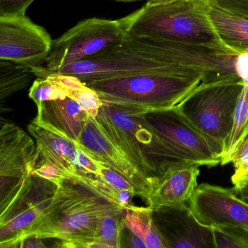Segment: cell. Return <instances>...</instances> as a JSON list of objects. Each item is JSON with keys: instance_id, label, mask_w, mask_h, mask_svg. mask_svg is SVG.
<instances>
[{"instance_id": "obj_1", "label": "cell", "mask_w": 248, "mask_h": 248, "mask_svg": "<svg viewBox=\"0 0 248 248\" xmlns=\"http://www.w3.org/2000/svg\"><path fill=\"white\" fill-rule=\"evenodd\" d=\"M126 210L66 181L58 186L40 217L20 236L59 240L60 248H92L93 236L104 217Z\"/></svg>"}, {"instance_id": "obj_2", "label": "cell", "mask_w": 248, "mask_h": 248, "mask_svg": "<svg viewBox=\"0 0 248 248\" xmlns=\"http://www.w3.org/2000/svg\"><path fill=\"white\" fill-rule=\"evenodd\" d=\"M207 4L205 0H149L123 19L127 34L136 38L227 48L209 19Z\"/></svg>"}, {"instance_id": "obj_3", "label": "cell", "mask_w": 248, "mask_h": 248, "mask_svg": "<svg viewBox=\"0 0 248 248\" xmlns=\"http://www.w3.org/2000/svg\"><path fill=\"white\" fill-rule=\"evenodd\" d=\"M104 104L133 117L170 109L178 106L202 80L165 74H146L84 82Z\"/></svg>"}, {"instance_id": "obj_4", "label": "cell", "mask_w": 248, "mask_h": 248, "mask_svg": "<svg viewBox=\"0 0 248 248\" xmlns=\"http://www.w3.org/2000/svg\"><path fill=\"white\" fill-rule=\"evenodd\" d=\"M63 74L79 78L83 82L146 74H165L200 78L204 77L165 63L161 57L159 43L127 34L113 48L82 62L61 68L50 74Z\"/></svg>"}, {"instance_id": "obj_5", "label": "cell", "mask_w": 248, "mask_h": 248, "mask_svg": "<svg viewBox=\"0 0 248 248\" xmlns=\"http://www.w3.org/2000/svg\"><path fill=\"white\" fill-rule=\"evenodd\" d=\"M240 78L202 83L177 108L223 155L244 88Z\"/></svg>"}, {"instance_id": "obj_6", "label": "cell", "mask_w": 248, "mask_h": 248, "mask_svg": "<svg viewBox=\"0 0 248 248\" xmlns=\"http://www.w3.org/2000/svg\"><path fill=\"white\" fill-rule=\"evenodd\" d=\"M123 18L83 20L53 41L51 51L43 66L31 67L37 78L68 65L101 54L120 44L127 36Z\"/></svg>"}, {"instance_id": "obj_7", "label": "cell", "mask_w": 248, "mask_h": 248, "mask_svg": "<svg viewBox=\"0 0 248 248\" xmlns=\"http://www.w3.org/2000/svg\"><path fill=\"white\" fill-rule=\"evenodd\" d=\"M56 188L31 175L1 197L0 248H16L21 235L49 205Z\"/></svg>"}, {"instance_id": "obj_8", "label": "cell", "mask_w": 248, "mask_h": 248, "mask_svg": "<svg viewBox=\"0 0 248 248\" xmlns=\"http://www.w3.org/2000/svg\"><path fill=\"white\" fill-rule=\"evenodd\" d=\"M146 125L191 163L209 168L221 162L220 152L177 107L143 115Z\"/></svg>"}, {"instance_id": "obj_9", "label": "cell", "mask_w": 248, "mask_h": 248, "mask_svg": "<svg viewBox=\"0 0 248 248\" xmlns=\"http://www.w3.org/2000/svg\"><path fill=\"white\" fill-rule=\"evenodd\" d=\"M53 41L41 26L26 15L0 16V59L30 67L43 66Z\"/></svg>"}, {"instance_id": "obj_10", "label": "cell", "mask_w": 248, "mask_h": 248, "mask_svg": "<svg viewBox=\"0 0 248 248\" xmlns=\"http://www.w3.org/2000/svg\"><path fill=\"white\" fill-rule=\"evenodd\" d=\"M188 204L196 218L204 226L230 225L248 229V203L236 195L233 187L201 184Z\"/></svg>"}, {"instance_id": "obj_11", "label": "cell", "mask_w": 248, "mask_h": 248, "mask_svg": "<svg viewBox=\"0 0 248 248\" xmlns=\"http://www.w3.org/2000/svg\"><path fill=\"white\" fill-rule=\"evenodd\" d=\"M75 144L87 155L125 178L146 200L155 182L117 149L100 130L93 118L86 123Z\"/></svg>"}, {"instance_id": "obj_12", "label": "cell", "mask_w": 248, "mask_h": 248, "mask_svg": "<svg viewBox=\"0 0 248 248\" xmlns=\"http://www.w3.org/2000/svg\"><path fill=\"white\" fill-rule=\"evenodd\" d=\"M93 119L103 134L143 173L156 182V168L138 140L142 127L140 116L133 117L120 108L104 105Z\"/></svg>"}, {"instance_id": "obj_13", "label": "cell", "mask_w": 248, "mask_h": 248, "mask_svg": "<svg viewBox=\"0 0 248 248\" xmlns=\"http://www.w3.org/2000/svg\"><path fill=\"white\" fill-rule=\"evenodd\" d=\"M35 155L34 139L16 124L2 122L0 129L1 197L31 175Z\"/></svg>"}, {"instance_id": "obj_14", "label": "cell", "mask_w": 248, "mask_h": 248, "mask_svg": "<svg viewBox=\"0 0 248 248\" xmlns=\"http://www.w3.org/2000/svg\"><path fill=\"white\" fill-rule=\"evenodd\" d=\"M154 219L168 248H216L213 228L202 224L188 203L155 210Z\"/></svg>"}, {"instance_id": "obj_15", "label": "cell", "mask_w": 248, "mask_h": 248, "mask_svg": "<svg viewBox=\"0 0 248 248\" xmlns=\"http://www.w3.org/2000/svg\"><path fill=\"white\" fill-rule=\"evenodd\" d=\"M37 107L32 123L75 143L91 119L78 101L68 96L45 101Z\"/></svg>"}, {"instance_id": "obj_16", "label": "cell", "mask_w": 248, "mask_h": 248, "mask_svg": "<svg viewBox=\"0 0 248 248\" xmlns=\"http://www.w3.org/2000/svg\"><path fill=\"white\" fill-rule=\"evenodd\" d=\"M200 165L188 164L170 168L156 179L146 203L153 211L188 203L197 187Z\"/></svg>"}, {"instance_id": "obj_17", "label": "cell", "mask_w": 248, "mask_h": 248, "mask_svg": "<svg viewBox=\"0 0 248 248\" xmlns=\"http://www.w3.org/2000/svg\"><path fill=\"white\" fill-rule=\"evenodd\" d=\"M29 133L36 143L34 166L42 162H50L62 170L72 181L79 172L78 149L75 142L52 133L31 122Z\"/></svg>"}, {"instance_id": "obj_18", "label": "cell", "mask_w": 248, "mask_h": 248, "mask_svg": "<svg viewBox=\"0 0 248 248\" xmlns=\"http://www.w3.org/2000/svg\"><path fill=\"white\" fill-rule=\"evenodd\" d=\"M209 19L222 44L237 54H248V18L210 1Z\"/></svg>"}, {"instance_id": "obj_19", "label": "cell", "mask_w": 248, "mask_h": 248, "mask_svg": "<svg viewBox=\"0 0 248 248\" xmlns=\"http://www.w3.org/2000/svg\"><path fill=\"white\" fill-rule=\"evenodd\" d=\"M123 225L124 229L140 238L146 248H168L155 224L154 211L148 206L139 207L137 210H125Z\"/></svg>"}, {"instance_id": "obj_20", "label": "cell", "mask_w": 248, "mask_h": 248, "mask_svg": "<svg viewBox=\"0 0 248 248\" xmlns=\"http://www.w3.org/2000/svg\"><path fill=\"white\" fill-rule=\"evenodd\" d=\"M49 78L56 82L66 93V96L78 101L91 118H95L104 103L97 93L87 86L76 77L63 74H50Z\"/></svg>"}, {"instance_id": "obj_21", "label": "cell", "mask_w": 248, "mask_h": 248, "mask_svg": "<svg viewBox=\"0 0 248 248\" xmlns=\"http://www.w3.org/2000/svg\"><path fill=\"white\" fill-rule=\"evenodd\" d=\"M35 77L30 66L0 59V98L5 99L28 86Z\"/></svg>"}, {"instance_id": "obj_22", "label": "cell", "mask_w": 248, "mask_h": 248, "mask_svg": "<svg viewBox=\"0 0 248 248\" xmlns=\"http://www.w3.org/2000/svg\"><path fill=\"white\" fill-rule=\"evenodd\" d=\"M72 182L79 184L110 202L121 205L126 210H137L139 208L132 203V198L134 197L133 194L116 190L101 178L79 171L78 175L74 177Z\"/></svg>"}, {"instance_id": "obj_23", "label": "cell", "mask_w": 248, "mask_h": 248, "mask_svg": "<svg viewBox=\"0 0 248 248\" xmlns=\"http://www.w3.org/2000/svg\"><path fill=\"white\" fill-rule=\"evenodd\" d=\"M248 120V85L245 84L233 117V127L222 155L220 165L230 163L232 156L242 143V134Z\"/></svg>"}, {"instance_id": "obj_24", "label": "cell", "mask_w": 248, "mask_h": 248, "mask_svg": "<svg viewBox=\"0 0 248 248\" xmlns=\"http://www.w3.org/2000/svg\"><path fill=\"white\" fill-rule=\"evenodd\" d=\"M125 210L104 217L93 236L92 248H121L122 235L124 232L123 218Z\"/></svg>"}, {"instance_id": "obj_25", "label": "cell", "mask_w": 248, "mask_h": 248, "mask_svg": "<svg viewBox=\"0 0 248 248\" xmlns=\"http://www.w3.org/2000/svg\"><path fill=\"white\" fill-rule=\"evenodd\" d=\"M216 248H248V229L240 226H213Z\"/></svg>"}, {"instance_id": "obj_26", "label": "cell", "mask_w": 248, "mask_h": 248, "mask_svg": "<svg viewBox=\"0 0 248 248\" xmlns=\"http://www.w3.org/2000/svg\"><path fill=\"white\" fill-rule=\"evenodd\" d=\"M29 97L38 107L45 101L62 99L67 96L56 82L47 77L37 78L30 88Z\"/></svg>"}, {"instance_id": "obj_27", "label": "cell", "mask_w": 248, "mask_h": 248, "mask_svg": "<svg viewBox=\"0 0 248 248\" xmlns=\"http://www.w3.org/2000/svg\"><path fill=\"white\" fill-rule=\"evenodd\" d=\"M100 163V162H99ZM98 178H101L106 183L109 184L113 188L118 191H126L133 196H138L137 190L134 186L123 178L120 174L111 170L108 167L105 166L100 163L99 175Z\"/></svg>"}, {"instance_id": "obj_28", "label": "cell", "mask_w": 248, "mask_h": 248, "mask_svg": "<svg viewBox=\"0 0 248 248\" xmlns=\"http://www.w3.org/2000/svg\"><path fill=\"white\" fill-rule=\"evenodd\" d=\"M31 175L50 181L57 187L62 186L65 181H69L67 175L62 170L59 169L54 164L47 162L36 165Z\"/></svg>"}, {"instance_id": "obj_29", "label": "cell", "mask_w": 248, "mask_h": 248, "mask_svg": "<svg viewBox=\"0 0 248 248\" xmlns=\"http://www.w3.org/2000/svg\"><path fill=\"white\" fill-rule=\"evenodd\" d=\"M35 0H0L1 16L26 15V11Z\"/></svg>"}, {"instance_id": "obj_30", "label": "cell", "mask_w": 248, "mask_h": 248, "mask_svg": "<svg viewBox=\"0 0 248 248\" xmlns=\"http://www.w3.org/2000/svg\"><path fill=\"white\" fill-rule=\"evenodd\" d=\"M234 173H239L248 170V137L242 142L231 159Z\"/></svg>"}, {"instance_id": "obj_31", "label": "cell", "mask_w": 248, "mask_h": 248, "mask_svg": "<svg viewBox=\"0 0 248 248\" xmlns=\"http://www.w3.org/2000/svg\"><path fill=\"white\" fill-rule=\"evenodd\" d=\"M224 9L248 18V0H211Z\"/></svg>"}, {"instance_id": "obj_32", "label": "cell", "mask_w": 248, "mask_h": 248, "mask_svg": "<svg viewBox=\"0 0 248 248\" xmlns=\"http://www.w3.org/2000/svg\"><path fill=\"white\" fill-rule=\"evenodd\" d=\"M46 245L43 242V239L37 237H28L23 239L18 248H46Z\"/></svg>"}, {"instance_id": "obj_33", "label": "cell", "mask_w": 248, "mask_h": 248, "mask_svg": "<svg viewBox=\"0 0 248 248\" xmlns=\"http://www.w3.org/2000/svg\"><path fill=\"white\" fill-rule=\"evenodd\" d=\"M233 188L236 195L241 200L248 203V181L235 184L233 185Z\"/></svg>"}, {"instance_id": "obj_34", "label": "cell", "mask_w": 248, "mask_h": 248, "mask_svg": "<svg viewBox=\"0 0 248 248\" xmlns=\"http://www.w3.org/2000/svg\"><path fill=\"white\" fill-rule=\"evenodd\" d=\"M130 235L129 237L127 238V242H128V245L127 246L130 247V248H146V245L143 243V241L138 237L136 234L130 232Z\"/></svg>"}, {"instance_id": "obj_35", "label": "cell", "mask_w": 248, "mask_h": 248, "mask_svg": "<svg viewBox=\"0 0 248 248\" xmlns=\"http://www.w3.org/2000/svg\"><path fill=\"white\" fill-rule=\"evenodd\" d=\"M232 181L233 185L248 181V170L239 173H233L232 177Z\"/></svg>"}, {"instance_id": "obj_36", "label": "cell", "mask_w": 248, "mask_h": 248, "mask_svg": "<svg viewBox=\"0 0 248 248\" xmlns=\"http://www.w3.org/2000/svg\"><path fill=\"white\" fill-rule=\"evenodd\" d=\"M248 137V120L247 122L246 125H245V129H244L243 134H242V142ZM241 143V144H242Z\"/></svg>"}, {"instance_id": "obj_37", "label": "cell", "mask_w": 248, "mask_h": 248, "mask_svg": "<svg viewBox=\"0 0 248 248\" xmlns=\"http://www.w3.org/2000/svg\"><path fill=\"white\" fill-rule=\"evenodd\" d=\"M116 1L121 2H138V1H143V0H116ZM145 1H149V0H145Z\"/></svg>"}, {"instance_id": "obj_38", "label": "cell", "mask_w": 248, "mask_h": 248, "mask_svg": "<svg viewBox=\"0 0 248 248\" xmlns=\"http://www.w3.org/2000/svg\"><path fill=\"white\" fill-rule=\"evenodd\" d=\"M205 1H207V2H210V1H211V0H205Z\"/></svg>"}]
</instances>
